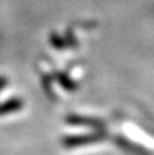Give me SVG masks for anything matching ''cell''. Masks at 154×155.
<instances>
[{
	"instance_id": "1",
	"label": "cell",
	"mask_w": 154,
	"mask_h": 155,
	"mask_svg": "<svg viewBox=\"0 0 154 155\" xmlns=\"http://www.w3.org/2000/svg\"><path fill=\"white\" fill-rule=\"evenodd\" d=\"M49 41H51V44L56 49H63V48H65V45H67L65 40L62 38V35H59L57 33H52V34L49 35Z\"/></svg>"
},
{
	"instance_id": "2",
	"label": "cell",
	"mask_w": 154,
	"mask_h": 155,
	"mask_svg": "<svg viewBox=\"0 0 154 155\" xmlns=\"http://www.w3.org/2000/svg\"><path fill=\"white\" fill-rule=\"evenodd\" d=\"M65 42L67 44H70V45H72L74 48L75 46H78V41H76V38H75V35H74V33L71 31V30H67V33H65Z\"/></svg>"
}]
</instances>
